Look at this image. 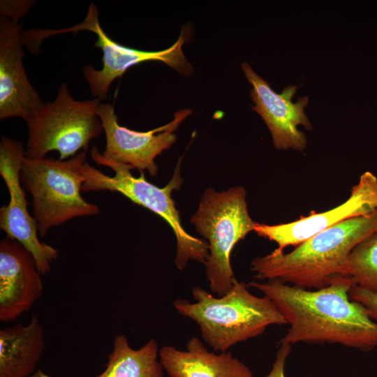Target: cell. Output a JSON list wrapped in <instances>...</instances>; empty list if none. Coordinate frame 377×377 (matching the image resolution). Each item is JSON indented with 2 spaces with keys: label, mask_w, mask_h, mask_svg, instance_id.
<instances>
[{
  "label": "cell",
  "mask_w": 377,
  "mask_h": 377,
  "mask_svg": "<svg viewBox=\"0 0 377 377\" xmlns=\"http://www.w3.org/2000/svg\"><path fill=\"white\" fill-rule=\"evenodd\" d=\"M248 286L268 297L290 325L281 343H337L363 351L377 347V323L350 298L355 285L349 277L337 276L315 290L278 280L253 281Z\"/></svg>",
  "instance_id": "1"
},
{
  "label": "cell",
  "mask_w": 377,
  "mask_h": 377,
  "mask_svg": "<svg viewBox=\"0 0 377 377\" xmlns=\"http://www.w3.org/2000/svg\"><path fill=\"white\" fill-rule=\"evenodd\" d=\"M377 233V210L348 219L319 232L290 253L274 250L251 262L258 279L278 280L302 288L320 289L337 276H346L353 249Z\"/></svg>",
  "instance_id": "2"
},
{
  "label": "cell",
  "mask_w": 377,
  "mask_h": 377,
  "mask_svg": "<svg viewBox=\"0 0 377 377\" xmlns=\"http://www.w3.org/2000/svg\"><path fill=\"white\" fill-rule=\"evenodd\" d=\"M192 294L195 302L177 299L173 306L199 326L203 341L216 352H227L239 342L261 335L269 325L287 324L268 297L254 295L243 282L236 281L220 297L200 287H194Z\"/></svg>",
  "instance_id": "3"
},
{
  "label": "cell",
  "mask_w": 377,
  "mask_h": 377,
  "mask_svg": "<svg viewBox=\"0 0 377 377\" xmlns=\"http://www.w3.org/2000/svg\"><path fill=\"white\" fill-rule=\"evenodd\" d=\"M91 157L98 165L110 168L114 175L108 176L86 161L79 166V171L84 178L82 191L118 192L162 217L172 228L176 237L175 264L179 269H184L190 260L205 263L209 256L207 242L191 236L184 229L179 213L172 198V191L179 189L182 184L181 158L171 180L161 188L148 182L143 171H140V177H135L131 172L132 168L130 166L104 159L96 147L91 149Z\"/></svg>",
  "instance_id": "4"
},
{
  "label": "cell",
  "mask_w": 377,
  "mask_h": 377,
  "mask_svg": "<svg viewBox=\"0 0 377 377\" xmlns=\"http://www.w3.org/2000/svg\"><path fill=\"white\" fill-rule=\"evenodd\" d=\"M246 197L242 186L221 192L208 188L190 221L209 244L204 265L210 290L219 297L228 293L237 281L230 258L234 246L254 231L256 223L249 216Z\"/></svg>",
  "instance_id": "5"
},
{
  "label": "cell",
  "mask_w": 377,
  "mask_h": 377,
  "mask_svg": "<svg viewBox=\"0 0 377 377\" xmlns=\"http://www.w3.org/2000/svg\"><path fill=\"white\" fill-rule=\"evenodd\" d=\"M86 161V151L68 160L24 158L20 180L32 196L34 217L40 237L74 218L100 213L96 205L81 195L84 178L79 166Z\"/></svg>",
  "instance_id": "6"
},
{
  "label": "cell",
  "mask_w": 377,
  "mask_h": 377,
  "mask_svg": "<svg viewBox=\"0 0 377 377\" xmlns=\"http://www.w3.org/2000/svg\"><path fill=\"white\" fill-rule=\"evenodd\" d=\"M101 101H77L63 82L54 101L48 103L27 121L29 137L25 157H45L51 151L59 153L60 160L73 157L88 149L103 127L98 114Z\"/></svg>",
  "instance_id": "7"
},
{
  "label": "cell",
  "mask_w": 377,
  "mask_h": 377,
  "mask_svg": "<svg viewBox=\"0 0 377 377\" xmlns=\"http://www.w3.org/2000/svg\"><path fill=\"white\" fill-rule=\"evenodd\" d=\"M84 30L92 31L97 36L95 46L103 52L101 69L96 70L91 65H87L82 70L91 95L101 101L107 98L110 86L115 79L130 67L144 61L164 62L184 76H189L193 72L182 50L183 45L191 36L189 26H184L178 40L165 50H139L119 44L105 34L99 23L98 8L93 3L89 5L87 16L81 23L59 30H31L30 34L32 41L40 46L44 38L52 35Z\"/></svg>",
  "instance_id": "8"
},
{
  "label": "cell",
  "mask_w": 377,
  "mask_h": 377,
  "mask_svg": "<svg viewBox=\"0 0 377 377\" xmlns=\"http://www.w3.org/2000/svg\"><path fill=\"white\" fill-rule=\"evenodd\" d=\"M25 154L22 142L1 137L0 174L8 188L10 200L0 209V228L7 237L17 241L31 253L40 274L45 275L51 270L59 251L40 241L37 223L28 212L29 202L20 176Z\"/></svg>",
  "instance_id": "9"
},
{
  "label": "cell",
  "mask_w": 377,
  "mask_h": 377,
  "mask_svg": "<svg viewBox=\"0 0 377 377\" xmlns=\"http://www.w3.org/2000/svg\"><path fill=\"white\" fill-rule=\"evenodd\" d=\"M191 112L190 109L179 110L169 124L140 132L119 125L114 106L101 103L98 114L106 137L105 149L101 155L107 161L127 165L132 169L147 170L154 177L158 172L156 157L176 141L174 131Z\"/></svg>",
  "instance_id": "10"
},
{
  "label": "cell",
  "mask_w": 377,
  "mask_h": 377,
  "mask_svg": "<svg viewBox=\"0 0 377 377\" xmlns=\"http://www.w3.org/2000/svg\"><path fill=\"white\" fill-rule=\"evenodd\" d=\"M377 210V177L365 172L352 187L349 198L339 206L323 212H311L306 216L287 223L267 225L256 223L254 231L278 244V251L298 246L313 235L348 219Z\"/></svg>",
  "instance_id": "11"
},
{
  "label": "cell",
  "mask_w": 377,
  "mask_h": 377,
  "mask_svg": "<svg viewBox=\"0 0 377 377\" xmlns=\"http://www.w3.org/2000/svg\"><path fill=\"white\" fill-rule=\"evenodd\" d=\"M242 68L253 87L250 96L255 106L252 108L260 115L269 129L274 147L279 150L303 151L307 139L297 126L302 125L308 131L312 130V125L304 111L309 98L300 97L294 103L291 100L296 93L297 86H288L279 94L247 62L242 64Z\"/></svg>",
  "instance_id": "12"
},
{
  "label": "cell",
  "mask_w": 377,
  "mask_h": 377,
  "mask_svg": "<svg viewBox=\"0 0 377 377\" xmlns=\"http://www.w3.org/2000/svg\"><path fill=\"white\" fill-rule=\"evenodd\" d=\"M18 21L0 17V119L18 117L27 122L45 103L23 66V31Z\"/></svg>",
  "instance_id": "13"
},
{
  "label": "cell",
  "mask_w": 377,
  "mask_h": 377,
  "mask_svg": "<svg viewBox=\"0 0 377 377\" xmlns=\"http://www.w3.org/2000/svg\"><path fill=\"white\" fill-rule=\"evenodd\" d=\"M31 253L7 237L0 242V320L12 321L43 295V285Z\"/></svg>",
  "instance_id": "14"
},
{
  "label": "cell",
  "mask_w": 377,
  "mask_h": 377,
  "mask_svg": "<svg viewBox=\"0 0 377 377\" xmlns=\"http://www.w3.org/2000/svg\"><path fill=\"white\" fill-rule=\"evenodd\" d=\"M159 357L169 377H253L251 369L230 352L209 351L195 337L188 341L185 350L163 346Z\"/></svg>",
  "instance_id": "15"
},
{
  "label": "cell",
  "mask_w": 377,
  "mask_h": 377,
  "mask_svg": "<svg viewBox=\"0 0 377 377\" xmlns=\"http://www.w3.org/2000/svg\"><path fill=\"white\" fill-rule=\"evenodd\" d=\"M45 347L43 327L32 315L29 323L0 330V377H30Z\"/></svg>",
  "instance_id": "16"
},
{
  "label": "cell",
  "mask_w": 377,
  "mask_h": 377,
  "mask_svg": "<svg viewBox=\"0 0 377 377\" xmlns=\"http://www.w3.org/2000/svg\"><path fill=\"white\" fill-rule=\"evenodd\" d=\"M158 346L154 339L139 349L131 347L124 334L116 336L105 370L96 377H163L158 360Z\"/></svg>",
  "instance_id": "17"
},
{
  "label": "cell",
  "mask_w": 377,
  "mask_h": 377,
  "mask_svg": "<svg viewBox=\"0 0 377 377\" xmlns=\"http://www.w3.org/2000/svg\"><path fill=\"white\" fill-rule=\"evenodd\" d=\"M346 276L355 285L377 294V233L357 244L350 253Z\"/></svg>",
  "instance_id": "18"
},
{
  "label": "cell",
  "mask_w": 377,
  "mask_h": 377,
  "mask_svg": "<svg viewBox=\"0 0 377 377\" xmlns=\"http://www.w3.org/2000/svg\"><path fill=\"white\" fill-rule=\"evenodd\" d=\"M350 298L361 304L369 317L377 323V294L369 292L357 286L349 292Z\"/></svg>",
  "instance_id": "19"
},
{
  "label": "cell",
  "mask_w": 377,
  "mask_h": 377,
  "mask_svg": "<svg viewBox=\"0 0 377 377\" xmlns=\"http://www.w3.org/2000/svg\"><path fill=\"white\" fill-rule=\"evenodd\" d=\"M34 1H0V16L18 20L24 15L34 3Z\"/></svg>",
  "instance_id": "20"
},
{
  "label": "cell",
  "mask_w": 377,
  "mask_h": 377,
  "mask_svg": "<svg viewBox=\"0 0 377 377\" xmlns=\"http://www.w3.org/2000/svg\"><path fill=\"white\" fill-rule=\"evenodd\" d=\"M291 346L290 344L281 343V346L276 353L272 368L270 372L264 377H286V361L290 352Z\"/></svg>",
  "instance_id": "21"
},
{
  "label": "cell",
  "mask_w": 377,
  "mask_h": 377,
  "mask_svg": "<svg viewBox=\"0 0 377 377\" xmlns=\"http://www.w3.org/2000/svg\"><path fill=\"white\" fill-rule=\"evenodd\" d=\"M30 377H50L48 374H45L43 371L38 369Z\"/></svg>",
  "instance_id": "22"
}]
</instances>
